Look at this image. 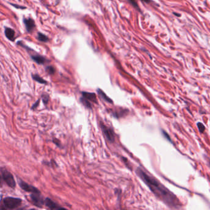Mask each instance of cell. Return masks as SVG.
Listing matches in <instances>:
<instances>
[{
    "label": "cell",
    "instance_id": "18",
    "mask_svg": "<svg viewBox=\"0 0 210 210\" xmlns=\"http://www.w3.org/2000/svg\"><path fill=\"white\" fill-rule=\"evenodd\" d=\"M128 1H129V3H130L132 4V5L133 6L134 8H136V9H138L139 10V7H138V3H136V0H128Z\"/></svg>",
    "mask_w": 210,
    "mask_h": 210
},
{
    "label": "cell",
    "instance_id": "13",
    "mask_svg": "<svg viewBox=\"0 0 210 210\" xmlns=\"http://www.w3.org/2000/svg\"><path fill=\"white\" fill-rule=\"evenodd\" d=\"M80 100V101H81V102L83 104V106H84V107L87 108V109H92V103L91 102L89 101V100H87L86 99L84 98L83 97H81Z\"/></svg>",
    "mask_w": 210,
    "mask_h": 210
},
{
    "label": "cell",
    "instance_id": "15",
    "mask_svg": "<svg viewBox=\"0 0 210 210\" xmlns=\"http://www.w3.org/2000/svg\"><path fill=\"white\" fill-rule=\"evenodd\" d=\"M38 39L39 41L42 42H47L49 40L47 36L41 33H38Z\"/></svg>",
    "mask_w": 210,
    "mask_h": 210
},
{
    "label": "cell",
    "instance_id": "5",
    "mask_svg": "<svg viewBox=\"0 0 210 210\" xmlns=\"http://www.w3.org/2000/svg\"><path fill=\"white\" fill-rule=\"evenodd\" d=\"M30 200L32 203L38 208H41L44 205L45 199L41 195V193H32L30 195Z\"/></svg>",
    "mask_w": 210,
    "mask_h": 210
},
{
    "label": "cell",
    "instance_id": "6",
    "mask_svg": "<svg viewBox=\"0 0 210 210\" xmlns=\"http://www.w3.org/2000/svg\"><path fill=\"white\" fill-rule=\"evenodd\" d=\"M19 184L22 189H23L24 191H26L27 192L30 193H40V191L36 188L35 187H33L28 184L26 183L25 182L23 181L21 179H19Z\"/></svg>",
    "mask_w": 210,
    "mask_h": 210
},
{
    "label": "cell",
    "instance_id": "7",
    "mask_svg": "<svg viewBox=\"0 0 210 210\" xmlns=\"http://www.w3.org/2000/svg\"><path fill=\"white\" fill-rule=\"evenodd\" d=\"M44 205L50 209H58L59 208H63L60 206L56 202L52 201L51 198H46L44 200Z\"/></svg>",
    "mask_w": 210,
    "mask_h": 210
},
{
    "label": "cell",
    "instance_id": "19",
    "mask_svg": "<svg viewBox=\"0 0 210 210\" xmlns=\"http://www.w3.org/2000/svg\"><path fill=\"white\" fill-rule=\"evenodd\" d=\"M43 102H44V103H45V104H46V103H48V101L49 100V97H48V96H46V97H43Z\"/></svg>",
    "mask_w": 210,
    "mask_h": 210
},
{
    "label": "cell",
    "instance_id": "16",
    "mask_svg": "<svg viewBox=\"0 0 210 210\" xmlns=\"http://www.w3.org/2000/svg\"><path fill=\"white\" fill-rule=\"evenodd\" d=\"M46 71L48 72V73L50 74V75H52V74L54 73V72H55L54 68L52 66L47 67L46 68Z\"/></svg>",
    "mask_w": 210,
    "mask_h": 210
},
{
    "label": "cell",
    "instance_id": "1",
    "mask_svg": "<svg viewBox=\"0 0 210 210\" xmlns=\"http://www.w3.org/2000/svg\"><path fill=\"white\" fill-rule=\"evenodd\" d=\"M136 173L155 194L161 200H164L166 203L173 205L176 204V197L168 190L167 188L164 187L161 184L157 181V180L145 173L140 168L137 169Z\"/></svg>",
    "mask_w": 210,
    "mask_h": 210
},
{
    "label": "cell",
    "instance_id": "10",
    "mask_svg": "<svg viewBox=\"0 0 210 210\" xmlns=\"http://www.w3.org/2000/svg\"><path fill=\"white\" fill-rule=\"evenodd\" d=\"M4 33H5V35L7 38L9 40L13 41L15 38V31L12 28L6 27Z\"/></svg>",
    "mask_w": 210,
    "mask_h": 210
},
{
    "label": "cell",
    "instance_id": "2",
    "mask_svg": "<svg viewBox=\"0 0 210 210\" xmlns=\"http://www.w3.org/2000/svg\"><path fill=\"white\" fill-rule=\"evenodd\" d=\"M22 200L19 198L8 197L3 200V203L1 209L3 210L15 209L21 206Z\"/></svg>",
    "mask_w": 210,
    "mask_h": 210
},
{
    "label": "cell",
    "instance_id": "22",
    "mask_svg": "<svg viewBox=\"0 0 210 210\" xmlns=\"http://www.w3.org/2000/svg\"><path fill=\"white\" fill-rule=\"evenodd\" d=\"M142 1H144L145 3H150L151 1V0H142Z\"/></svg>",
    "mask_w": 210,
    "mask_h": 210
},
{
    "label": "cell",
    "instance_id": "9",
    "mask_svg": "<svg viewBox=\"0 0 210 210\" xmlns=\"http://www.w3.org/2000/svg\"><path fill=\"white\" fill-rule=\"evenodd\" d=\"M24 22L25 25V28L28 32L32 31L35 27L34 20L32 19H24Z\"/></svg>",
    "mask_w": 210,
    "mask_h": 210
},
{
    "label": "cell",
    "instance_id": "20",
    "mask_svg": "<svg viewBox=\"0 0 210 210\" xmlns=\"http://www.w3.org/2000/svg\"><path fill=\"white\" fill-rule=\"evenodd\" d=\"M14 7H15L16 8H19V9H25V8L24 6H19V5H16V4H11Z\"/></svg>",
    "mask_w": 210,
    "mask_h": 210
},
{
    "label": "cell",
    "instance_id": "8",
    "mask_svg": "<svg viewBox=\"0 0 210 210\" xmlns=\"http://www.w3.org/2000/svg\"><path fill=\"white\" fill-rule=\"evenodd\" d=\"M82 97L86 99L92 103H97V97L95 93H87V92H82Z\"/></svg>",
    "mask_w": 210,
    "mask_h": 210
},
{
    "label": "cell",
    "instance_id": "4",
    "mask_svg": "<svg viewBox=\"0 0 210 210\" xmlns=\"http://www.w3.org/2000/svg\"><path fill=\"white\" fill-rule=\"evenodd\" d=\"M100 126L101 128L103 134L106 138V139L109 141V142H113L115 141V133L114 131L112 128L110 127L106 126L105 124L103 123H100Z\"/></svg>",
    "mask_w": 210,
    "mask_h": 210
},
{
    "label": "cell",
    "instance_id": "11",
    "mask_svg": "<svg viewBox=\"0 0 210 210\" xmlns=\"http://www.w3.org/2000/svg\"><path fill=\"white\" fill-rule=\"evenodd\" d=\"M32 59L38 64H43L46 62V59L40 55H33L32 56Z\"/></svg>",
    "mask_w": 210,
    "mask_h": 210
},
{
    "label": "cell",
    "instance_id": "3",
    "mask_svg": "<svg viewBox=\"0 0 210 210\" xmlns=\"http://www.w3.org/2000/svg\"><path fill=\"white\" fill-rule=\"evenodd\" d=\"M1 177L4 182L10 187L12 188V189L15 188L16 184L12 173L7 170L6 169L3 168H1Z\"/></svg>",
    "mask_w": 210,
    "mask_h": 210
},
{
    "label": "cell",
    "instance_id": "12",
    "mask_svg": "<svg viewBox=\"0 0 210 210\" xmlns=\"http://www.w3.org/2000/svg\"><path fill=\"white\" fill-rule=\"evenodd\" d=\"M97 92H98V94L99 96H100V97H101V99H102L104 101H106L107 102H109V103H112V100L111 99L109 98L108 96L106 95V93H104L103 91H102L100 89H98L97 90Z\"/></svg>",
    "mask_w": 210,
    "mask_h": 210
},
{
    "label": "cell",
    "instance_id": "14",
    "mask_svg": "<svg viewBox=\"0 0 210 210\" xmlns=\"http://www.w3.org/2000/svg\"><path fill=\"white\" fill-rule=\"evenodd\" d=\"M32 77H33V79L34 80H35L37 82L40 83L41 84H46L47 83V81L46 80H44L43 78H42L41 77H40L39 75H36V74H35V75H32Z\"/></svg>",
    "mask_w": 210,
    "mask_h": 210
},
{
    "label": "cell",
    "instance_id": "17",
    "mask_svg": "<svg viewBox=\"0 0 210 210\" xmlns=\"http://www.w3.org/2000/svg\"><path fill=\"white\" fill-rule=\"evenodd\" d=\"M197 126H198V129H199L200 132H203V131H205V126H204V125H203L202 123H197Z\"/></svg>",
    "mask_w": 210,
    "mask_h": 210
},
{
    "label": "cell",
    "instance_id": "21",
    "mask_svg": "<svg viewBox=\"0 0 210 210\" xmlns=\"http://www.w3.org/2000/svg\"><path fill=\"white\" fill-rule=\"evenodd\" d=\"M38 103H39V100H38L37 102H36L35 103L34 105H33V106H32V109H35V108H36L38 107Z\"/></svg>",
    "mask_w": 210,
    "mask_h": 210
}]
</instances>
